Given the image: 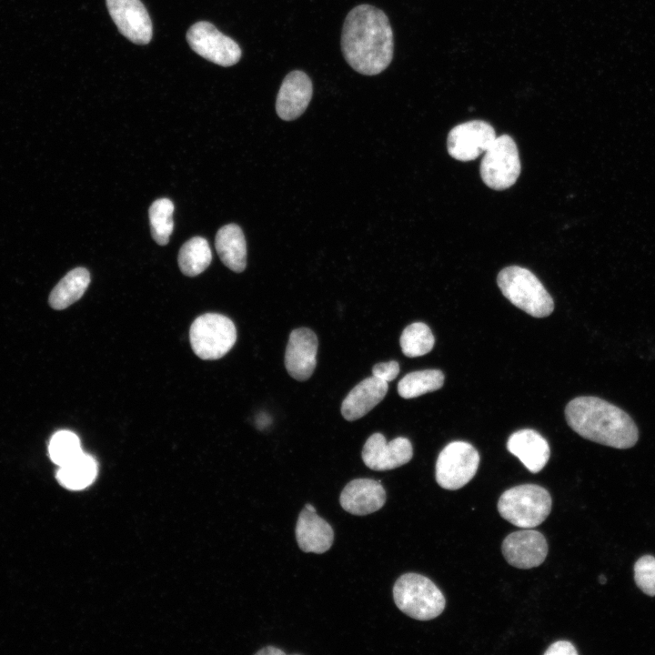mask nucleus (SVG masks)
<instances>
[{
    "label": "nucleus",
    "mask_w": 655,
    "mask_h": 655,
    "mask_svg": "<svg viewBox=\"0 0 655 655\" xmlns=\"http://www.w3.org/2000/svg\"><path fill=\"white\" fill-rule=\"evenodd\" d=\"M503 296L515 307L535 317H545L554 309V302L538 277L529 269L509 266L497 277Z\"/></svg>",
    "instance_id": "obj_3"
},
{
    "label": "nucleus",
    "mask_w": 655,
    "mask_h": 655,
    "mask_svg": "<svg viewBox=\"0 0 655 655\" xmlns=\"http://www.w3.org/2000/svg\"><path fill=\"white\" fill-rule=\"evenodd\" d=\"M119 32L131 42L146 45L152 38V22L140 0H106Z\"/></svg>",
    "instance_id": "obj_12"
},
{
    "label": "nucleus",
    "mask_w": 655,
    "mask_h": 655,
    "mask_svg": "<svg viewBox=\"0 0 655 655\" xmlns=\"http://www.w3.org/2000/svg\"><path fill=\"white\" fill-rule=\"evenodd\" d=\"M305 508L311 512H316V509L314 508V506L309 503L306 504Z\"/></svg>",
    "instance_id": "obj_32"
},
{
    "label": "nucleus",
    "mask_w": 655,
    "mask_h": 655,
    "mask_svg": "<svg viewBox=\"0 0 655 655\" xmlns=\"http://www.w3.org/2000/svg\"><path fill=\"white\" fill-rule=\"evenodd\" d=\"M318 340L307 328L294 329L285 352V366L288 374L298 381L308 379L317 365Z\"/></svg>",
    "instance_id": "obj_14"
},
{
    "label": "nucleus",
    "mask_w": 655,
    "mask_h": 655,
    "mask_svg": "<svg viewBox=\"0 0 655 655\" xmlns=\"http://www.w3.org/2000/svg\"><path fill=\"white\" fill-rule=\"evenodd\" d=\"M48 451L52 461L58 466L65 465L83 452L78 437L68 430H60L52 436Z\"/></svg>",
    "instance_id": "obj_27"
},
{
    "label": "nucleus",
    "mask_w": 655,
    "mask_h": 655,
    "mask_svg": "<svg viewBox=\"0 0 655 655\" xmlns=\"http://www.w3.org/2000/svg\"><path fill=\"white\" fill-rule=\"evenodd\" d=\"M519 150L509 135L497 136L485 151L479 172L483 182L490 188L503 190L510 187L520 174Z\"/></svg>",
    "instance_id": "obj_7"
},
{
    "label": "nucleus",
    "mask_w": 655,
    "mask_h": 655,
    "mask_svg": "<svg viewBox=\"0 0 655 655\" xmlns=\"http://www.w3.org/2000/svg\"><path fill=\"white\" fill-rule=\"evenodd\" d=\"M398 373L399 365L395 360L378 363L372 368V376L386 382L395 379Z\"/></svg>",
    "instance_id": "obj_29"
},
{
    "label": "nucleus",
    "mask_w": 655,
    "mask_h": 655,
    "mask_svg": "<svg viewBox=\"0 0 655 655\" xmlns=\"http://www.w3.org/2000/svg\"><path fill=\"white\" fill-rule=\"evenodd\" d=\"M174 204L168 198H159L152 203L148 210L151 235L160 246L169 241L174 229Z\"/></svg>",
    "instance_id": "obj_26"
},
{
    "label": "nucleus",
    "mask_w": 655,
    "mask_h": 655,
    "mask_svg": "<svg viewBox=\"0 0 655 655\" xmlns=\"http://www.w3.org/2000/svg\"><path fill=\"white\" fill-rule=\"evenodd\" d=\"M444 375L438 369L414 371L404 376L398 385V392L404 398H413L439 389Z\"/></svg>",
    "instance_id": "obj_24"
},
{
    "label": "nucleus",
    "mask_w": 655,
    "mask_h": 655,
    "mask_svg": "<svg viewBox=\"0 0 655 655\" xmlns=\"http://www.w3.org/2000/svg\"><path fill=\"white\" fill-rule=\"evenodd\" d=\"M212 259V252L207 239L194 237L187 240L178 253V266L188 277L199 275L207 269Z\"/></svg>",
    "instance_id": "obj_23"
},
{
    "label": "nucleus",
    "mask_w": 655,
    "mask_h": 655,
    "mask_svg": "<svg viewBox=\"0 0 655 655\" xmlns=\"http://www.w3.org/2000/svg\"><path fill=\"white\" fill-rule=\"evenodd\" d=\"M545 655H577L575 647L567 640H559L551 644L544 652Z\"/></svg>",
    "instance_id": "obj_30"
},
{
    "label": "nucleus",
    "mask_w": 655,
    "mask_h": 655,
    "mask_svg": "<svg viewBox=\"0 0 655 655\" xmlns=\"http://www.w3.org/2000/svg\"><path fill=\"white\" fill-rule=\"evenodd\" d=\"M552 506L550 494L536 484H523L504 491L498 501L500 516L521 529H532L549 515Z\"/></svg>",
    "instance_id": "obj_4"
},
{
    "label": "nucleus",
    "mask_w": 655,
    "mask_h": 655,
    "mask_svg": "<svg viewBox=\"0 0 655 655\" xmlns=\"http://www.w3.org/2000/svg\"><path fill=\"white\" fill-rule=\"evenodd\" d=\"M508 450L516 456L532 473L539 472L547 464L550 449L547 440L530 428L511 434L507 442Z\"/></svg>",
    "instance_id": "obj_17"
},
{
    "label": "nucleus",
    "mask_w": 655,
    "mask_h": 655,
    "mask_svg": "<svg viewBox=\"0 0 655 655\" xmlns=\"http://www.w3.org/2000/svg\"><path fill=\"white\" fill-rule=\"evenodd\" d=\"M388 382L368 377L355 386L341 405V414L348 421L364 417L375 408L388 392Z\"/></svg>",
    "instance_id": "obj_18"
},
{
    "label": "nucleus",
    "mask_w": 655,
    "mask_h": 655,
    "mask_svg": "<svg viewBox=\"0 0 655 655\" xmlns=\"http://www.w3.org/2000/svg\"><path fill=\"white\" fill-rule=\"evenodd\" d=\"M393 598L403 613L418 620L435 619L446 605L445 597L435 583L418 573L401 575L394 584Z\"/></svg>",
    "instance_id": "obj_5"
},
{
    "label": "nucleus",
    "mask_w": 655,
    "mask_h": 655,
    "mask_svg": "<svg viewBox=\"0 0 655 655\" xmlns=\"http://www.w3.org/2000/svg\"><path fill=\"white\" fill-rule=\"evenodd\" d=\"M479 459L478 450L471 444L465 441L450 442L437 458V483L449 490L464 487L475 476Z\"/></svg>",
    "instance_id": "obj_8"
},
{
    "label": "nucleus",
    "mask_w": 655,
    "mask_h": 655,
    "mask_svg": "<svg viewBox=\"0 0 655 655\" xmlns=\"http://www.w3.org/2000/svg\"><path fill=\"white\" fill-rule=\"evenodd\" d=\"M502 554L509 564L519 569L539 566L548 554V543L542 533L524 529L508 535L501 546Z\"/></svg>",
    "instance_id": "obj_11"
},
{
    "label": "nucleus",
    "mask_w": 655,
    "mask_h": 655,
    "mask_svg": "<svg viewBox=\"0 0 655 655\" xmlns=\"http://www.w3.org/2000/svg\"><path fill=\"white\" fill-rule=\"evenodd\" d=\"M413 456L410 441L402 437L387 442L381 433L372 434L364 444L362 459L373 470H388L408 463Z\"/></svg>",
    "instance_id": "obj_13"
},
{
    "label": "nucleus",
    "mask_w": 655,
    "mask_h": 655,
    "mask_svg": "<svg viewBox=\"0 0 655 655\" xmlns=\"http://www.w3.org/2000/svg\"><path fill=\"white\" fill-rule=\"evenodd\" d=\"M216 249L226 267L234 272L247 266V244L242 229L236 224L223 226L216 235Z\"/></svg>",
    "instance_id": "obj_20"
},
{
    "label": "nucleus",
    "mask_w": 655,
    "mask_h": 655,
    "mask_svg": "<svg viewBox=\"0 0 655 655\" xmlns=\"http://www.w3.org/2000/svg\"><path fill=\"white\" fill-rule=\"evenodd\" d=\"M296 539L303 551L320 554L332 546L334 531L324 519L305 508L297 521Z\"/></svg>",
    "instance_id": "obj_19"
},
{
    "label": "nucleus",
    "mask_w": 655,
    "mask_h": 655,
    "mask_svg": "<svg viewBox=\"0 0 655 655\" xmlns=\"http://www.w3.org/2000/svg\"><path fill=\"white\" fill-rule=\"evenodd\" d=\"M599 581H600V583H601V584H605L606 581H607V579H606V578H605L604 575H601V576L599 577Z\"/></svg>",
    "instance_id": "obj_33"
},
{
    "label": "nucleus",
    "mask_w": 655,
    "mask_h": 655,
    "mask_svg": "<svg viewBox=\"0 0 655 655\" xmlns=\"http://www.w3.org/2000/svg\"><path fill=\"white\" fill-rule=\"evenodd\" d=\"M341 49L348 64L359 74L375 76L388 68L394 40L387 15L370 5L355 6L343 25Z\"/></svg>",
    "instance_id": "obj_1"
},
{
    "label": "nucleus",
    "mask_w": 655,
    "mask_h": 655,
    "mask_svg": "<svg viewBox=\"0 0 655 655\" xmlns=\"http://www.w3.org/2000/svg\"><path fill=\"white\" fill-rule=\"evenodd\" d=\"M189 339L195 354L205 360L218 359L235 345L237 329L227 317L207 313L196 317L189 330Z\"/></svg>",
    "instance_id": "obj_6"
},
{
    "label": "nucleus",
    "mask_w": 655,
    "mask_h": 655,
    "mask_svg": "<svg viewBox=\"0 0 655 655\" xmlns=\"http://www.w3.org/2000/svg\"><path fill=\"white\" fill-rule=\"evenodd\" d=\"M97 475L96 459L84 452L59 466L56 478L59 483L69 489H82L89 486Z\"/></svg>",
    "instance_id": "obj_22"
},
{
    "label": "nucleus",
    "mask_w": 655,
    "mask_h": 655,
    "mask_svg": "<svg viewBox=\"0 0 655 655\" xmlns=\"http://www.w3.org/2000/svg\"><path fill=\"white\" fill-rule=\"evenodd\" d=\"M186 40L194 52L221 66L237 64L242 55L237 42L207 21L194 24L186 33Z\"/></svg>",
    "instance_id": "obj_9"
},
{
    "label": "nucleus",
    "mask_w": 655,
    "mask_h": 655,
    "mask_svg": "<svg viewBox=\"0 0 655 655\" xmlns=\"http://www.w3.org/2000/svg\"><path fill=\"white\" fill-rule=\"evenodd\" d=\"M496 137L495 129L488 122H465L449 131L447 139L448 152L457 160L471 161L485 153Z\"/></svg>",
    "instance_id": "obj_10"
},
{
    "label": "nucleus",
    "mask_w": 655,
    "mask_h": 655,
    "mask_svg": "<svg viewBox=\"0 0 655 655\" xmlns=\"http://www.w3.org/2000/svg\"><path fill=\"white\" fill-rule=\"evenodd\" d=\"M568 425L582 438L615 448H629L638 441L639 430L620 408L597 397L570 400L565 408Z\"/></svg>",
    "instance_id": "obj_2"
},
{
    "label": "nucleus",
    "mask_w": 655,
    "mask_h": 655,
    "mask_svg": "<svg viewBox=\"0 0 655 655\" xmlns=\"http://www.w3.org/2000/svg\"><path fill=\"white\" fill-rule=\"evenodd\" d=\"M313 94L309 76L303 71L294 70L282 81L277 100L276 111L286 121L299 117L307 109Z\"/></svg>",
    "instance_id": "obj_15"
},
{
    "label": "nucleus",
    "mask_w": 655,
    "mask_h": 655,
    "mask_svg": "<svg viewBox=\"0 0 655 655\" xmlns=\"http://www.w3.org/2000/svg\"><path fill=\"white\" fill-rule=\"evenodd\" d=\"M257 655H285L286 652L273 646L265 647L256 652Z\"/></svg>",
    "instance_id": "obj_31"
},
{
    "label": "nucleus",
    "mask_w": 655,
    "mask_h": 655,
    "mask_svg": "<svg viewBox=\"0 0 655 655\" xmlns=\"http://www.w3.org/2000/svg\"><path fill=\"white\" fill-rule=\"evenodd\" d=\"M386 499V491L380 481L372 479H356L345 486L339 502L347 512L364 516L380 509Z\"/></svg>",
    "instance_id": "obj_16"
},
{
    "label": "nucleus",
    "mask_w": 655,
    "mask_h": 655,
    "mask_svg": "<svg viewBox=\"0 0 655 655\" xmlns=\"http://www.w3.org/2000/svg\"><path fill=\"white\" fill-rule=\"evenodd\" d=\"M634 579L638 587L647 595H655V558L646 555L634 565Z\"/></svg>",
    "instance_id": "obj_28"
},
{
    "label": "nucleus",
    "mask_w": 655,
    "mask_h": 655,
    "mask_svg": "<svg viewBox=\"0 0 655 655\" xmlns=\"http://www.w3.org/2000/svg\"><path fill=\"white\" fill-rule=\"evenodd\" d=\"M399 341L403 354L408 358H416L430 352L435 338L428 325L415 322L404 328Z\"/></svg>",
    "instance_id": "obj_25"
},
{
    "label": "nucleus",
    "mask_w": 655,
    "mask_h": 655,
    "mask_svg": "<svg viewBox=\"0 0 655 655\" xmlns=\"http://www.w3.org/2000/svg\"><path fill=\"white\" fill-rule=\"evenodd\" d=\"M90 283L89 271L85 267L70 270L53 288L49 295L52 308L61 310L77 301Z\"/></svg>",
    "instance_id": "obj_21"
}]
</instances>
